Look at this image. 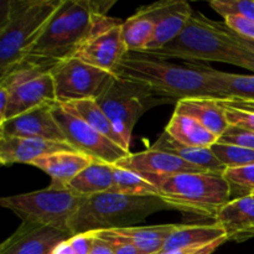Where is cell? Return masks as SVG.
Masks as SVG:
<instances>
[{
  "label": "cell",
  "mask_w": 254,
  "mask_h": 254,
  "mask_svg": "<svg viewBox=\"0 0 254 254\" xmlns=\"http://www.w3.org/2000/svg\"><path fill=\"white\" fill-rule=\"evenodd\" d=\"M113 5L114 1L64 0L16 68L51 72L57 64L74 57Z\"/></svg>",
  "instance_id": "1"
},
{
  "label": "cell",
  "mask_w": 254,
  "mask_h": 254,
  "mask_svg": "<svg viewBox=\"0 0 254 254\" xmlns=\"http://www.w3.org/2000/svg\"><path fill=\"white\" fill-rule=\"evenodd\" d=\"M210 67L198 64H176L143 52H127L113 73L128 81L145 84L173 103L189 98H216L208 78Z\"/></svg>",
  "instance_id": "2"
},
{
  "label": "cell",
  "mask_w": 254,
  "mask_h": 254,
  "mask_svg": "<svg viewBox=\"0 0 254 254\" xmlns=\"http://www.w3.org/2000/svg\"><path fill=\"white\" fill-rule=\"evenodd\" d=\"M158 59L215 61L254 72V55L241 46L226 30L223 21H215L193 11L190 21L175 40L155 51H141Z\"/></svg>",
  "instance_id": "3"
},
{
  "label": "cell",
  "mask_w": 254,
  "mask_h": 254,
  "mask_svg": "<svg viewBox=\"0 0 254 254\" xmlns=\"http://www.w3.org/2000/svg\"><path fill=\"white\" fill-rule=\"evenodd\" d=\"M64 0H9L0 20V78L14 71Z\"/></svg>",
  "instance_id": "4"
},
{
  "label": "cell",
  "mask_w": 254,
  "mask_h": 254,
  "mask_svg": "<svg viewBox=\"0 0 254 254\" xmlns=\"http://www.w3.org/2000/svg\"><path fill=\"white\" fill-rule=\"evenodd\" d=\"M145 180L158 189L159 197L171 210L216 218L218 211L231 201V189L222 175L213 173H183L149 175Z\"/></svg>",
  "instance_id": "5"
},
{
  "label": "cell",
  "mask_w": 254,
  "mask_h": 254,
  "mask_svg": "<svg viewBox=\"0 0 254 254\" xmlns=\"http://www.w3.org/2000/svg\"><path fill=\"white\" fill-rule=\"evenodd\" d=\"M171 210L159 196L104 192L87 197L71 223L72 235L133 227L159 211Z\"/></svg>",
  "instance_id": "6"
},
{
  "label": "cell",
  "mask_w": 254,
  "mask_h": 254,
  "mask_svg": "<svg viewBox=\"0 0 254 254\" xmlns=\"http://www.w3.org/2000/svg\"><path fill=\"white\" fill-rule=\"evenodd\" d=\"M86 198L68 189L49 186L34 192L2 197L0 205L19 216L22 222L54 227L72 235L71 223Z\"/></svg>",
  "instance_id": "7"
},
{
  "label": "cell",
  "mask_w": 254,
  "mask_h": 254,
  "mask_svg": "<svg viewBox=\"0 0 254 254\" xmlns=\"http://www.w3.org/2000/svg\"><path fill=\"white\" fill-rule=\"evenodd\" d=\"M96 101L128 149L138 119L153 107L171 103L145 84L117 76L113 77L102 96Z\"/></svg>",
  "instance_id": "8"
},
{
  "label": "cell",
  "mask_w": 254,
  "mask_h": 254,
  "mask_svg": "<svg viewBox=\"0 0 254 254\" xmlns=\"http://www.w3.org/2000/svg\"><path fill=\"white\" fill-rule=\"evenodd\" d=\"M50 73L54 78L59 104L99 98L116 76L112 72L97 68L76 57L57 64Z\"/></svg>",
  "instance_id": "9"
},
{
  "label": "cell",
  "mask_w": 254,
  "mask_h": 254,
  "mask_svg": "<svg viewBox=\"0 0 254 254\" xmlns=\"http://www.w3.org/2000/svg\"><path fill=\"white\" fill-rule=\"evenodd\" d=\"M0 87L9 91L5 122L37 107L57 103L54 78L50 72L41 69L29 67L14 69L0 78Z\"/></svg>",
  "instance_id": "10"
},
{
  "label": "cell",
  "mask_w": 254,
  "mask_h": 254,
  "mask_svg": "<svg viewBox=\"0 0 254 254\" xmlns=\"http://www.w3.org/2000/svg\"><path fill=\"white\" fill-rule=\"evenodd\" d=\"M52 113L66 138V143L76 151L89 156L92 160L117 165L122 159L130 154L118 144L102 135L61 104H55L52 107Z\"/></svg>",
  "instance_id": "11"
},
{
  "label": "cell",
  "mask_w": 254,
  "mask_h": 254,
  "mask_svg": "<svg viewBox=\"0 0 254 254\" xmlns=\"http://www.w3.org/2000/svg\"><path fill=\"white\" fill-rule=\"evenodd\" d=\"M119 20L104 16L88 39L82 44L74 57L97 68L113 73L128 52Z\"/></svg>",
  "instance_id": "12"
},
{
  "label": "cell",
  "mask_w": 254,
  "mask_h": 254,
  "mask_svg": "<svg viewBox=\"0 0 254 254\" xmlns=\"http://www.w3.org/2000/svg\"><path fill=\"white\" fill-rule=\"evenodd\" d=\"M71 233L57 228L21 222L0 246V254H50L59 243L69 240Z\"/></svg>",
  "instance_id": "13"
},
{
  "label": "cell",
  "mask_w": 254,
  "mask_h": 254,
  "mask_svg": "<svg viewBox=\"0 0 254 254\" xmlns=\"http://www.w3.org/2000/svg\"><path fill=\"white\" fill-rule=\"evenodd\" d=\"M54 106L37 107L0 124V136L36 138L66 143V138L52 113Z\"/></svg>",
  "instance_id": "14"
},
{
  "label": "cell",
  "mask_w": 254,
  "mask_h": 254,
  "mask_svg": "<svg viewBox=\"0 0 254 254\" xmlns=\"http://www.w3.org/2000/svg\"><path fill=\"white\" fill-rule=\"evenodd\" d=\"M178 1H159L141 6L122 25L123 39L128 52H140L151 41L155 25L176 6Z\"/></svg>",
  "instance_id": "15"
},
{
  "label": "cell",
  "mask_w": 254,
  "mask_h": 254,
  "mask_svg": "<svg viewBox=\"0 0 254 254\" xmlns=\"http://www.w3.org/2000/svg\"><path fill=\"white\" fill-rule=\"evenodd\" d=\"M117 166L134 171L140 176L175 175L183 173H200V168L186 163L183 159L159 149L149 148L140 153L129 154Z\"/></svg>",
  "instance_id": "16"
},
{
  "label": "cell",
  "mask_w": 254,
  "mask_h": 254,
  "mask_svg": "<svg viewBox=\"0 0 254 254\" xmlns=\"http://www.w3.org/2000/svg\"><path fill=\"white\" fill-rule=\"evenodd\" d=\"M66 150H74V149L68 143H64V141L0 136V163L2 165L31 164L32 161L50 155V154Z\"/></svg>",
  "instance_id": "17"
},
{
  "label": "cell",
  "mask_w": 254,
  "mask_h": 254,
  "mask_svg": "<svg viewBox=\"0 0 254 254\" xmlns=\"http://www.w3.org/2000/svg\"><path fill=\"white\" fill-rule=\"evenodd\" d=\"M225 230L228 241L245 242L254 237V196L233 198L226 203L215 218Z\"/></svg>",
  "instance_id": "18"
},
{
  "label": "cell",
  "mask_w": 254,
  "mask_h": 254,
  "mask_svg": "<svg viewBox=\"0 0 254 254\" xmlns=\"http://www.w3.org/2000/svg\"><path fill=\"white\" fill-rule=\"evenodd\" d=\"M92 161L94 160L79 151L66 150L37 159L30 165L40 169L51 178V188L66 189L67 185Z\"/></svg>",
  "instance_id": "19"
},
{
  "label": "cell",
  "mask_w": 254,
  "mask_h": 254,
  "mask_svg": "<svg viewBox=\"0 0 254 254\" xmlns=\"http://www.w3.org/2000/svg\"><path fill=\"white\" fill-rule=\"evenodd\" d=\"M174 113L192 117L218 138L230 127L225 108L216 98L183 99L176 103Z\"/></svg>",
  "instance_id": "20"
},
{
  "label": "cell",
  "mask_w": 254,
  "mask_h": 254,
  "mask_svg": "<svg viewBox=\"0 0 254 254\" xmlns=\"http://www.w3.org/2000/svg\"><path fill=\"white\" fill-rule=\"evenodd\" d=\"M151 148L166 151L178 158L183 159L186 163L200 168L206 173H213L222 175L226 168L217 156L213 154L211 148H193V146L184 145L175 139L171 138L166 131H163L158 140L151 145Z\"/></svg>",
  "instance_id": "21"
},
{
  "label": "cell",
  "mask_w": 254,
  "mask_h": 254,
  "mask_svg": "<svg viewBox=\"0 0 254 254\" xmlns=\"http://www.w3.org/2000/svg\"><path fill=\"white\" fill-rule=\"evenodd\" d=\"M225 237H227L225 230L216 222L212 225H176L161 252L203 247Z\"/></svg>",
  "instance_id": "22"
},
{
  "label": "cell",
  "mask_w": 254,
  "mask_h": 254,
  "mask_svg": "<svg viewBox=\"0 0 254 254\" xmlns=\"http://www.w3.org/2000/svg\"><path fill=\"white\" fill-rule=\"evenodd\" d=\"M114 165L102 161H92L83 171L78 174L66 189L82 197H91L108 192L113 186Z\"/></svg>",
  "instance_id": "23"
},
{
  "label": "cell",
  "mask_w": 254,
  "mask_h": 254,
  "mask_svg": "<svg viewBox=\"0 0 254 254\" xmlns=\"http://www.w3.org/2000/svg\"><path fill=\"white\" fill-rule=\"evenodd\" d=\"M179 143L193 148H212L218 136L211 133L192 117L174 113L165 130Z\"/></svg>",
  "instance_id": "24"
},
{
  "label": "cell",
  "mask_w": 254,
  "mask_h": 254,
  "mask_svg": "<svg viewBox=\"0 0 254 254\" xmlns=\"http://www.w3.org/2000/svg\"><path fill=\"white\" fill-rule=\"evenodd\" d=\"M192 12L193 10L191 9L189 2L178 1L173 10H170L156 22L153 39L144 51H155L170 44L184 31L192 16Z\"/></svg>",
  "instance_id": "25"
},
{
  "label": "cell",
  "mask_w": 254,
  "mask_h": 254,
  "mask_svg": "<svg viewBox=\"0 0 254 254\" xmlns=\"http://www.w3.org/2000/svg\"><path fill=\"white\" fill-rule=\"evenodd\" d=\"M210 84L220 99L254 102V74H236L210 67Z\"/></svg>",
  "instance_id": "26"
},
{
  "label": "cell",
  "mask_w": 254,
  "mask_h": 254,
  "mask_svg": "<svg viewBox=\"0 0 254 254\" xmlns=\"http://www.w3.org/2000/svg\"><path fill=\"white\" fill-rule=\"evenodd\" d=\"M61 106L68 112H71L72 114L81 118L82 121L86 122L88 126L96 129L97 131H99L102 135H104L109 140L118 144L119 146L129 151V149L127 148L121 136L118 135L107 114L104 113V111L101 108V106H99L96 99H83V101L71 102V103L61 104Z\"/></svg>",
  "instance_id": "27"
},
{
  "label": "cell",
  "mask_w": 254,
  "mask_h": 254,
  "mask_svg": "<svg viewBox=\"0 0 254 254\" xmlns=\"http://www.w3.org/2000/svg\"><path fill=\"white\" fill-rule=\"evenodd\" d=\"M176 225H159L149 227L117 228L116 232L128 238L141 254H159Z\"/></svg>",
  "instance_id": "28"
},
{
  "label": "cell",
  "mask_w": 254,
  "mask_h": 254,
  "mask_svg": "<svg viewBox=\"0 0 254 254\" xmlns=\"http://www.w3.org/2000/svg\"><path fill=\"white\" fill-rule=\"evenodd\" d=\"M111 192L130 196H159L158 189L143 176L117 165L113 168V186Z\"/></svg>",
  "instance_id": "29"
},
{
  "label": "cell",
  "mask_w": 254,
  "mask_h": 254,
  "mask_svg": "<svg viewBox=\"0 0 254 254\" xmlns=\"http://www.w3.org/2000/svg\"><path fill=\"white\" fill-rule=\"evenodd\" d=\"M231 189V200L254 193V164L241 168H227L222 174Z\"/></svg>",
  "instance_id": "30"
},
{
  "label": "cell",
  "mask_w": 254,
  "mask_h": 254,
  "mask_svg": "<svg viewBox=\"0 0 254 254\" xmlns=\"http://www.w3.org/2000/svg\"><path fill=\"white\" fill-rule=\"evenodd\" d=\"M212 151L226 168H241L254 164V150L230 144L216 143Z\"/></svg>",
  "instance_id": "31"
},
{
  "label": "cell",
  "mask_w": 254,
  "mask_h": 254,
  "mask_svg": "<svg viewBox=\"0 0 254 254\" xmlns=\"http://www.w3.org/2000/svg\"><path fill=\"white\" fill-rule=\"evenodd\" d=\"M208 5L225 20L232 16L254 20V0H213Z\"/></svg>",
  "instance_id": "32"
},
{
  "label": "cell",
  "mask_w": 254,
  "mask_h": 254,
  "mask_svg": "<svg viewBox=\"0 0 254 254\" xmlns=\"http://www.w3.org/2000/svg\"><path fill=\"white\" fill-rule=\"evenodd\" d=\"M217 143L230 144V145L242 146V148L254 150V131L246 130L238 127L230 126L225 133L218 138Z\"/></svg>",
  "instance_id": "33"
},
{
  "label": "cell",
  "mask_w": 254,
  "mask_h": 254,
  "mask_svg": "<svg viewBox=\"0 0 254 254\" xmlns=\"http://www.w3.org/2000/svg\"><path fill=\"white\" fill-rule=\"evenodd\" d=\"M94 235L99 236V237L104 238L108 241L112 245L114 250V254H141L136 250L135 246L126 238L124 236L119 235L118 232L113 230H106V231H98V232H92Z\"/></svg>",
  "instance_id": "34"
},
{
  "label": "cell",
  "mask_w": 254,
  "mask_h": 254,
  "mask_svg": "<svg viewBox=\"0 0 254 254\" xmlns=\"http://www.w3.org/2000/svg\"><path fill=\"white\" fill-rule=\"evenodd\" d=\"M222 106L226 111V117H227V121L230 126H235V127H238V128L246 129V130L254 131L253 112H247V111H243V109L232 108V107H227L225 106V104H222Z\"/></svg>",
  "instance_id": "35"
},
{
  "label": "cell",
  "mask_w": 254,
  "mask_h": 254,
  "mask_svg": "<svg viewBox=\"0 0 254 254\" xmlns=\"http://www.w3.org/2000/svg\"><path fill=\"white\" fill-rule=\"evenodd\" d=\"M225 24L240 36L254 40V20L232 16L227 17L225 20Z\"/></svg>",
  "instance_id": "36"
},
{
  "label": "cell",
  "mask_w": 254,
  "mask_h": 254,
  "mask_svg": "<svg viewBox=\"0 0 254 254\" xmlns=\"http://www.w3.org/2000/svg\"><path fill=\"white\" fill-rule=\"evenodd\" d=\"M93 233H78L73 235L68 240L69 245L73 248L76 254H91L92 246H93Z\"/></svg>",
  "instance_id": "37"
},
{
  "label": "cell",
  "mask_w": 254,
  "mask_h": 254,
  "mask_svg": "<svg viewBox=\"0 0 254 254\" xmlns=\"http://www.w3.org/2000/svg\"><path fill=\"white\" fill-rule=\"evenodd\" d=\"M226 242H228V238L225 237L222 240H218L216 242L211 243V245L203 246V247H196V248H185V250H175V251H168V252H161L159 254H212L217 250L218 247H221L222 245H225Z\"/></svg>",
  "instance_id": "38"
},
{
  "label": "cell",
  "mask_w": 254,
  "mask_h": 254,
  "mask_svg": "<svg viewBox=\"0 0 254 254\" xmlns=\"http://www.w3.org/2000/svg\"><path fill=\"white\" fill-rule=\"evenodd\" d=\"M92 233V232H91ZM93 246H92L91 254H114V250L111 243L106 241L104 238L93 233Z\"/></svg>",
  "instance_id": "39"
},
{
  "label": "cell",
  "mask_w": 254,
  "mask_h": 254,
  "mask_svg": "<svg viewBox=\"0 0 254 254\" xmlns=\"http://www.w3.org/2000/svg\"><path fill=\"white\" fill-rule=\"evenodd\" d=\"M222 104L232 108L243 109L247 112H253L254 113V102L251 101H237V99H218Z\"/></svg>",
  "instance_id": "40"
},
{
  "label": "cell",
  "mask_w": 254,
  "mask_h": 254,
  "mask_svg": "<svg viewBox=\"0 0 254 254\" xmlns=\"http://www.w3.org/2000/svg\"><path fill=\"white\" fill-rule=\"evenodd\" d=\"M7 104H9V91L4 87H0V124L5 122Z\"/></svg>",
  "instance_id": "41"
},
{
  "label": "cell",
  "mask_w": 254,
  "mask_h": 254,
  "mask_svg": "<svg viewBox=\"0 0 254 254\" xmlns=\"http://www.w3.org/2000/svg\"><path fill=\"white\" fill-rule=\"evenodd\" d=\"M50 254H76V253H74L73 248H72V246L69 245L68 240H67V241H64V242L59 243V245L52 250V252Z\"/></svg>",
  "instance_id": "42"
},
{
  "label": "cell",
  "mask_w": 254,
  "mask_h": 254,
  "mask_svg": "<svg viewBox=\"0 0 254 254\" xmlns=\"http://www.w3.org/2000/svg\"><path fill=\"white\" fill-rule=\"evenodd\" d=\"M253 196H254V193H253Z\"/></svg>",
  "instance_id": "43"
}]
</instances>
